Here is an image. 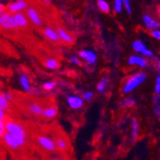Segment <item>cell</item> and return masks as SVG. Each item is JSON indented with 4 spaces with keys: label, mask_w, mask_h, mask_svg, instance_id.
Instances as JSON below:
<instances>
[{
    "label": "cell",
    "mask_w": 160,
    "mask_h": 160,
    "mask_svg": "<svg viewBox=\"0 0 160 160\" xmlns=\"http://www.w3.org/2000/svg\"><path fill=\"white\" fill-rule=\"evenodd\" d=\"M12 95V104L16 106L19 111L27 116L40 120L42 111L53 98L38 99L18 91H10Z\"/></svg>",
    "instance_id": "6da1fadb"
},
{
    "label": "cell",
    "mask_w": 160,
    "mask_h": 160,
    "mask_svg": "<svg viewBox=\"0 0 160 160\" xmlns=\"http://www.w3.org/2000/svg\"><path fill=\"white\" fill-rule=\"evenodd\" d=\"M41 132L47 134L55 143L57 150L59 152L72 155L73 150H72L71 142L66 134V132L62 128V127L57 123H51L47 125L40 126Z\"/></svg>",
    "instance_id": "7a4b0ae2"
},
{
    "label": "cell",
    "mask_w": 160,
    "mask_h": 160,
    "mask_svg": "<svg viewBox=\"0 0 160 160\" xmlns=\"http://www.w3.org/2000/svg\"><path fill=\"white\" fill-rule=\"evenodd\" d=\"M1 140H2V143L4 145L5 149L11 153V155L16 160H19L24 156L31 154L32 151L29 148L26 140L22 138L12 136L7 132L4 134Z\"/></svg>",
    "instance_id": "3957f363"
},
{
    "label": "cell",
    "mask_w": 160,
    "mask_h": 160,
    "mask_svg": "<svg viewBox=\"0 0 160 160\" xmlns=\"http://www.w3.org/2000/svg\"><path fill=\"white\" fill-rule=\"evenodd\" d=\"M3 122L5 125V129L8 132V133H10L12 136L22 138L27 142V135L19 119H13L10 117V116L6 115Z\"/></svg>",
    "instance_id": "277c9868"
},
{
    "label": "cell",
    "mask_w": 160,
    "mask_h": 160,
    "mask_svg": "<svg viewBox=\"0 0 160 160\" xmlns=\"http://www.w3.org/2000/svg\"><path fill=\"white\" fill-rule=\"evenodd\" d=\"M147 79V74L145 72H138L132 76H129L124 82L123 92L129 93L133 91L139 85H141Z\"/></svg>",
    "instance_id": "5b68a950"
},
{
    "label": "cell",
    "mask_w": 160,
    "mask_h": 160,
    "mask_svg": "<svg viewBox=\"0 0 160 160\" xmlns=\"http://www.w3.org/2000/svg\"><path fill=\"white\" fill-rule=\"evenodd\" d=\"M58 115V106L56 104L55 99H52V101L46 106V108L43 109L42 114L40 116L41 121H51Z\"/></svg>",
    "instance_id": "8992f818"
},
{
    "label": "cell",
    "mask_w": 160,
    "mask_h": 160,
    "mask_svg": "<svg viewBox=\"0 0 160 160\" xmlns=\"http://www.w3.org/2000/svg\"><path fill=\"white\" fill-rule=\"evenodd\" d=\"M56 32L59 36L62 43L66 44L68 46H72L75 43V38L74 36H72L68 31H66V29L63 28L61 25H57L56 26Z\"/></svg>",
    "instance_id": "52a82bcc"
},
{
    "label": "cell",
    "mask_w": 160,
    "mask_h": 160,
    "mask_svg": "<svg viewBox=\"0 0 160 160\" xmlns=\"http://www.w3.org/2000/svg\"><path fill=\"white\" fill-rule=\"evenodd\" d=\"M26 17L28 18V19L31 21V23L36 26V27H41L42 24H43V21H42V18L39 14V12L34 8V7H28L26 9Z\"/></svg>",
    "instance_id": "ba28073f"
},
{
    "label": "cell",
    "mask_w": 160,
    "mask_h": 160,
    "mask_svg": "<svg viewBox=\"0 0 160 160\" xmlns=\"http://www.w3.org/2000/svg\"><path fill=\"white\" fill-rule=\"evenodd\" d=\"M13 18L16 20L19 30L22 31H30V22H29L28 18L26 17V14L18 12H14L12 13Z\"/></svg>",
    "instance_id": "9c48e42d"
},
{
    "label": "cell",
    "mask_w": 160,
    "mask_h": 160,
    "mask_svg": "<svg viewBox=\"0 0 160 160\" xmlns=\"http://www.w3.org/2000/svg\"><path fill=\"white\" fill-rule=\"evenodd\" d=\"M42 34L43 36H44V38L46 39H48L49 41H51L52 43H55V44H62L59 36H58L56 30H54V29L52 27H45L44 29L42 30Z\"/></svg>",
    "instance_id": "30bf717a"
},
{
    "label": "cell",
    "mask_w": 160,
    "mask_h": 160,
    "mask_svg": "<svg viewBox=\"0 0 160 160\" xmlns=\"http://www.w3.org/2000/svg\"><path fill=\"white\" fill-rule=\"evenodd\" d=\"M41 62L46 68L49 69H58L61 66V62L57 57L47 56L44 58H41Z\"/></svg>",
    "instance_id": "8fae6325"
},
{
    "label": "cell",
    "mask_w": 160,
    "mask_h": 160,
    "mask_svg": "<svg viewBox=\"0 0 160 160\" xmlns=\"http://www.w3.org/2000/svg\"><path fill=\"white\" fill-rule=\"evenodd\" d=\"M28 8V3L26 0H18L16 2H12V3H10L6 9L8 10L9 12H21L23 10H26Z\"/></svg>",
    "instance_id": "7c38bea8"
},
{
    "label": "cell",
    "mask_w": 160,
    "mask_h": 160,
    "mask_svg": "<svg viewBox=\"0 0 160 160\" xmlns=\"http://www.w3.org/2000/svg\"><path fill=\"white\" fill-rule=\"evenodd\" d=\"M132 48H133V50H134L135 52L141 53V54H142L143 56H145V57L152 58V57L153 56L152 52L150 49H148V48L146 47V45H145L141 40H135V41L133 42V44H132Z\"/></svg>",
    "instance_id": "4fadbf2b"
},
{
    "label": "cell",
    "mask_w": 160,
    "mask_h": 160,
    "mask_svg": "<svg viewBox=\"0 0 160 160\" xmlns=\"http://www.w3.org/2000/svg\"><path fill=\"white\" fill-rule=\"evenodd\" d=\"M128 63L130 65H136L141 68H146L149 65V62L140 56H132L128 59Z\"/></svg>",
    "instance_id": "5bb4252c"
},
{
    "label": "cell",
    "mask_w": 160,
    "mask_h": 160,
    "mask_svg": "<svg viewBox=\"0 0 160 160\" xmlns=\"http://www.w3.org/2000/svg\"><path fill=\"white\" fill-rule=\"evenodd\" d=\"M80 57L82 58V60H84L87 63L92 65L95 63L96 62V59H97V57H96V54L92 51H81L79 53Z\"/></svg>",
    "instance_id": "9a60e30c"
},
{
    "label": "cell",
    "mask_w": 160,
    "mask_h": 160,
    "mask_svg": "<svg viewBox=\"0 0 160 160\" xmlns=\"http://www.w3.org/2000/svg\"><path fill=\"white\" fill-rule=\"evenodd\" d=\"M71 156L72 155L64 154L62 152H57V153H53V154L41 156V159L42 160H73Z\"/></svg>",
    "instance_id": "2e32d148"
},
{
    "label": "cell",
    "mask_w": 160,
    "mask_h": 160,
    "mask_svg": "<svg viewBox=\"0 0 160 160\" xmlns=\"http://www.w3.org/2000/svg\"><path fill=\"white\" fill-rule=\"evenodd\" d=\"M143 20H144V23L146 25L149 29L151 30H158L160 28V23L154 19H152L149 14H145L144 18H143Z\"/></svg>",
    "instance_id": "e0dca14e"
},
{
    "label": "cell",
    "mask_w": 160,
    "mask_h": 160,
    "mask_svg": "<svg viewBox=\"0 0 160 160\" xmlns=\"http://www.w3.org/2000/svg\"><path fill=\"white\" fill-rule=\"evenodd\" d=\"M67 101H68L69 106L72 108L77 109V108H80L82 106V100L80 97H77V96H70V97H68Z\"/></svg>",
    "instance_id": "ac0fdd59"
},
{
    "label": "cell",
    "mask_w": 160,
    "mask_h": 160,
    "mask_svg": "<svg viewBox=\"0 0 160 160\" xmlns=\"http://www.w3.org/2000/svg\"><path fill=\"white\" fill-rule=\"evenodd\" d=\"M97 5L101 12H103L105 13H108L110 12V7H109L108 3L107 1H105V0H98Z\"/></svg>",
    "instance_id": "d6986e66"
},
{
    "label": "cell",
    "mask_w": 160,
    "mask_h": 160,
    "mask_svg": "<svg viewBox=\"0 0 160 160\" xmlns=\"http://www.w3.org/2000/svg\"><path fill=\"white\" fill-rule=\"evenodd\" d=\"M138 135H139V123L137 122V120L133 119V121H132V140L135 141L138 138Z\"/></svg>",
    "instance_id": "ffe728a7"
},
{
    "label": "cell",
    "mask_w": 160,
    "mask_h": 160,
    "mask_svg": "<svg viewBox=\"0 0 160 160\" xmlns=\"http://www.w3.org/2000/svg\"><path fill=\"white\" fill-rule=\"evenodd\" d=\"M20 82L23 86L24 90H26L27 92H30L31 91V86H30V82H29L27 76L25 74H22L20 77Z\"/></svg>",
    "instance_id": "44dd1931"
},
{
    "label": "cell",
    "mask_w": 160,
    "mask_h": 160,
    "mask_svg": "<svg viewBox=\"0 0 160 160\" xmlns=\"http://www.w3.org/2000/svg\"><path fill=\"white\" fill-rule=\"evenodd\" d=\"M153 103H154V113L157 117L160 119V94H157L153 100Z\"/></svg>",
    "instance_id": "7402d4cb"
},
{
    "label": "cell",
    "mask_w": 160,
    "mask_h": 160,
    "mask_svg": "<svg viewBox=\"0 0 160 160\" xmlns=\"http://www.w3.org/2000/svg\"><path fill=\"white\" fill-rule=\"evenodd\" d=\"M134 105H135V100L133 98H127L121 103V106L124 108H132L134 107Z\"/></svg>",
    "instance_id": "603a6c76"
},
{
    "label": "cell",
    "mask_w": 160,
    "mask_h": 160,
    "mask_svg": "<svg viewBox=\"0 0 160 160\" xmlns=\"http://www.w3.org/2000/svg\"><path fill=\"white\" fill-rule=\"evenodd\" d=\"M108 79H103V80H101L97 85V89L99 92L101 93H103L105 90H106V87H107V84H108Z\"/></svg>",
    "instance_id": "cb8c5ba5"
},
{
    "label": "cell",
    "mask_w": 160,
    "mask_h": 160,
    "mask_svg": "<svg viewBox=\"0 0 160 160\" xmlns=\"http://www.w3.org/2000/svg\"><path fill=\"white\" fill-rule=\"evenodd\" d=\"M123 7V0H114V10L115 12H120Z\"/></svg>",
    "instance_id": "d4e9b609"
},
{
    "label": "cell",
    "mask_w": 160,
    "mask_h": 160,
    "mask_svg": "<svg viewBox=\"0 0 160 160\" xmlns=\"http://www.w3.org/2000/svg\"><path fill=\"white\" fill-rule=\"evenodd\" d=\"M55 86H56L55 82H48L44 83V85H43V88H44V90H46V91H50V90H52L54 88Z\"/></svg>",
    "instance_id": "484cf974"
},
{
    "label": "cell",
    "mask_w": 160,
    "mask_h": 160,
    "mask_svg": "<svg viewBox=\"0 0 160 160\" xmlns=\"http://www.w3.org/2000/svg\"><path fill=\"white\" fill-rule=\"evenodd\" d=\"M124 7L128 14L132 13V7H130V0H123Z\"/></svg>",
    "instance_id": "4316f807"
},
{
    "label": "cell",
    "mask_w": 160,
    "mask_h": 160,
    "mask_svg": "<svg viewBox=\"0 0 160 160\" xmlns=\"http://www.w3.org/2000/svg\"><path fill=\"white\" fill-rule=\"evenodd\" d=\"M154 90L156 94H160V71H159V75L156 78L155 81V86H154Z\"/></svg>",
    "instance_id": "83f0119b"
},
{
    "label": "cell",
    "mask_w": 160,
    "mask_h": 160,
    "mask_svg": "<svg viewBox=\"0 0 160 160\" xmlns=\"http://www.w3.org/2000/svg\"><path fill=\"white\" fill-rule=\"evenodd\" d=\"M5 125L3 121H0V140H1L5 134Z\"/></svg>",
    "instance_id": "f1b7e54d"
},
{
    "label": "cell",
    "mask_w": 160,
    "mask_h": 160,
    "mask_svg": "<svg viewBox=\"0 0 160 160\" xmlns=\"http://www.w3.org/2000/svg\"><path fill=\"white\" fill-rule=\"evenodd\" d=\"M151 35H152V37L154 38L155 39L160 40V30H153V31H152Z\"/></svg>",
    "instance_id": "f546056e"
},
{
    "label": "cell",
    "mask_w": 160,
    "mask_h": 160,
    "mask_svg": "<svg viewBox=\"0 0 160 160\" xmlns=\"http://www.w3.org/2000/svg\"><path fill=\"white\" fill-rule=\"evenodd\" d=\"M93 93L92 92H86V93H84L83 94V99L84 100H86V101H90L92 98H93Z\"/></svg>",
    "instance_id": "4dcf8cb0"
},
{
    "label": "cell",
    "mask_w": 160,
    "mask_h": 160,
    "mask_svg": "<svg viewBox=\"0 0 160 160\" xmlns=\"http://www.w3.org/2000/svg\"><path fill=\"white\" fill-rule=\"evenodd\" d=\"M19 160H38V159H37L36 157L32 156V154H30V155H27V156L22 157V158L19 159Z\"/></svg>",
    "instance_id": "1f68e13d"
},
{
    "label": "cell",
    "mask_w": 160,
    "mask_h": 160,
    "mask_svg": "<svg viewBox=\"0 0 160 160\" xmlns=\"http://www.w3.org/2000/svg\"><path fill=\"white\" fill-rule=\"evenodd\" d=\"M6 115H7V114H6L2 109H0V121H3Z\"/></svg>",
    "instance_id": "d6a6232c"
},
{
    "label": "cell",
    "mask_w": 160,
    "mask_h": 160,
    "mask_svg": "<svg viewBox=\"0 0 160 160\" xmlns=\"http://www.w3.org/2000/svg\"><path fill=\"white\" fill-rule=\"evenodd\" d=\"M71 61H72V62H74L76 64H81V62L77 59V58H75V57H72L71 58Z\"/></svg>",
    "instance_id": "836d02e7"
},
{
    "label": "cell",
    "mask_w": 160,
    "mask_h": 160,
    "mask_svg": "<svg viewBox=\"0 0 160 160\" xmlns=\"http://www.w3.org/2000/svg\"><path fill=\"white\" fill-rule=\"evenodd\" d=\"M154 62H155V67L157 68L158 71H160V61L158 59H155Z\"/></svg>",
    "instance_id": "e575fe53"
},
{
    "label": "cell",
    "mask_w": 160,
    "mask_h": 160,
    "mask_svg": "<svg viewBox=\"0 0 160 160\" xmlns=\"http://www.w3.org/2000/svg\"><path fill=\"white\" fill-rule=\"evenodd\" d=\"M157 12H158V16H159V18H160V5L158 6V9H157Z\"/></svg>",
    "instance_id": "d590c367"
},
{
    "label": "cell",
    "mask_w": 160,
    "mask_h": 160,
    "mask_svg": "<svg viewBox=\"0 0 160 160\" xmlns=\"http://www.w3.org/2000/svg\"><path fill=\"white\" fill-rule=\"evenodd\" d=\"M1 87H2V82H0V89H1Z\"/></svg>",
    "instance_id": "8d00e7d4"
},
{
    "label": "cell",
    "mask_w": 160,
    "mask_h": 160,
    "mask_svg": "<svg viewBox=\"0 0 160 160\" xmlns=\"http://www.w3.org/2000/svg\"><path fill=\"white\" fill-rule=\"evenodd\" d=\"M0 1H1V0H0Z\"/></svg>",
    "instance_id": "74e56055"
}]
</instances>
